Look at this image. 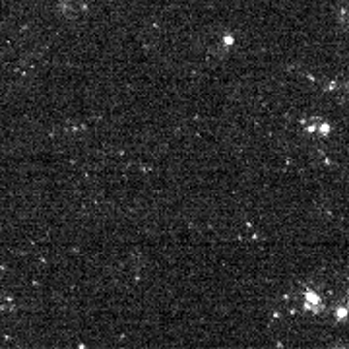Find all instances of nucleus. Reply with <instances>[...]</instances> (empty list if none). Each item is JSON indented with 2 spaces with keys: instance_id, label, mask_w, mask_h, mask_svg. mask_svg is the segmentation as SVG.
<instances>
[{
  "instance_id": "obj_1",
  "label": "nucleus",
  "mask_w": 349,
  "mask_h": 349,
  "mask_svg": "<svg viewBox=\"0 0 349 349\" xmlns=\"http://www.w3.org/2000/svg\"><path fill=\"white\" fill-rule=\"evenodd\" d=\"M305 309L311 311V313H320L324 309V303H322V299H320L318 293L311 291V289L305 291Z\"/></svg>"
},
{
  "instance_id": "obj_2",
  "label": "nucleus",
  "mask_w": 349,
  "mask_h": 349,
  "mask_svg": "<svg viewBox=\"0 0 349 349\" xmlns=\"http://www.w3.org/2000/svg\"><path fill=\"white\" fill-rule=\"evenodd\" d=\"M59 8H61L63 14L74 18V16H78V14L84 10V2H82V0H61Z\"/></svg>"
},
{
  "instance_id": "obj_3",
  "label": "nucleus",
  "mask_w": 349,
  "mask_h": 349,
  "mask_svg": "<svg viewBox=\"0 0 349 349\" xmlns=\"http://www.w3.org/2000/svg\"><path fill=\"white\" fill-rule=\"evenodd\" d=\"M348 301H349V295H348Z\"/></svg>"
}]
</instances>
